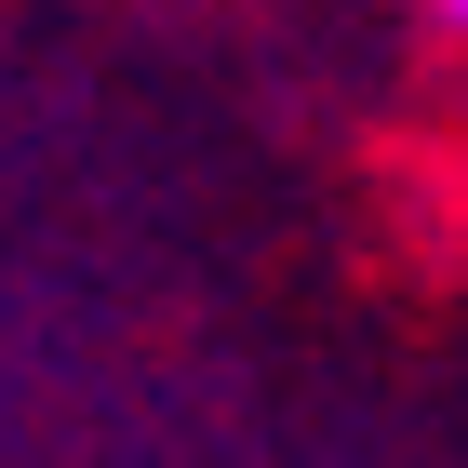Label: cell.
I'll return each mask as SVG.
<instances>
[{
  "label": "cell",
  "mask_w": 468,
  "mask_h": 468,
  "mask_svg": "<svg viewBox=\"0 0 468 468\" xmlns=\"http://www.w3.org/2000/svg\"><path fill=\"white\" fill-rule=\"evenodd\" d=\"M429 27H441V40H468V0H429Z\"/></svg>",
  "instance_id": "6da1fadb"
}]
</instances>
